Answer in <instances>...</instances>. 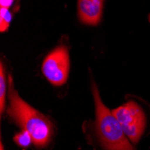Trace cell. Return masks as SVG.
Returning a JSON list of instances; mask_svg holds the SVG:
<instances>
[{"label":"cell","instance_id":"1","mask_svg":"<svg viewBox=\"0 0 150 150\" xmlns=\"http://www.w3.org/2000/svg\"><path fill=\"white\" fill-rule=\"evenodd\" d=\"M9 100L7 112L13 120L23 129L28 131L33 138V143L42 148L49 145L54 133L50 120L25 103L13 88L12 76H9Z\"/></svg>","mask_w":150,"mask_h":150},{"label":"cell","instance_id":"2","mask_svg":"<svg viewBox=\"0 0 150 150\" xmlns=\"http://www.w3.org/2000/svg\"><path fill=\"white\" fill-rule=\"evenodd\" d=\"M93 95L95 103L96 129L100 141L105 150H135L128 140L114 114L103 104L97 86L93 84Z\"/></svg>","mask_w":150,"mask_h":150},{"label":"cell","instance_id":"3","mask_svg":"<svg viewBox=\"0 0 150 150\" xmlns=\"http://www.w3.org/2000/svg\"><path fill=\"white\" fill-rule=\"evenodd\" d=\"M119 120L125 135L133 143H137L146 127V116L142 109L134 102H129L112 112Z\"/></svg>","mask_w":150,"mask_h":150},{"label":"cell","instance_id":"4","mask_svg":"<svg viewBox=\"0 0 150 150\" xmlns=\"http://www.w3.org/2000/svg\"><path fill=\"white\" fill-rule=\"evenodd\" d=\"M42 72L54 86L66 83L69 72V55L65 46H59L52 50L42 64Z\"/></svg>","mask_w":150,"mask_h":150},{"label":"cell","instance_id":"5","mask_svg":"<svg viewBox=\"0 0 150 150\" xmlns=\"http://www.w3.org/2000/svg\"><path fill=\"white\" fill-rule=\"evenodd\" d=\"M104 0H78L77 9L80 21L89 25L100 23Z\"/></svg>","mask_w":150,"mask_h":150},{"label":"cell","instance_id":"6","mask_svg":"<svg viewBox=\"0 0 150 150\" xmlns=\"http://www.w3.org/2000/svg\"><path fill=\"white\" fill-rule=\"evenodd\" d=\"M6 79L3 64L0 66V112H5L6 107Z\"/></svg>","mask_w":150,"mask_h":150},{"label":"cell","instance_id":"7","mask_svg":"<svg viewBox=\"0 0 150 150\" xmlns=\"http://www.w3.org/2000/svg\"><path fill=\"white\" fill-rule=\"evenodd\" d=\"M13 140L16 141V143L22 147H27L29 146L30 144L33 142V138L30 135V133L28 131H26L24 129H23L21 132H19L18 134H16L13 138Z\"/></svg>","mask_w":150,"mask_h":150},{"label":"cell","instance_id":"8","mask_svg":"<svg viewBox=\"0 0 150 150\" xmlns=\"http://www.w3.org/2000/svg\"><path fill=\"white\" fill-rule=\"evenodd\" d=\"M11 19L12 16L8 8L1 7V11H0V31L2 33L7 30Z\"/></svg>","mask_w":150,"mask_h":150},{"label":"cell","instance_id":"9","mask_svg":"<svg viewBox=\"0 0 150 150\" xmlns=\"http://www.w3.org/2000/svg\"><path fill=\"white\" fill-rule=\"evenodd\" d=\"M13 2V0H0V5L1 7L4 8H9Z\"/></svg>","mask_w":150,"mask_h":150},{"label":"cell","instance_id":"10","mask_svg":"<svg viewBox=\"0 0 150 150\" xmlns=\"http://www.w3.org/2000/svg\"><path fill=\"white\" fill-rule=\"evenodd\" d=\"M0 150H4V146H3L2 142H1V144H0Z\"/></svg>","mask_w":150,"mask_h":150}]
</instances>
